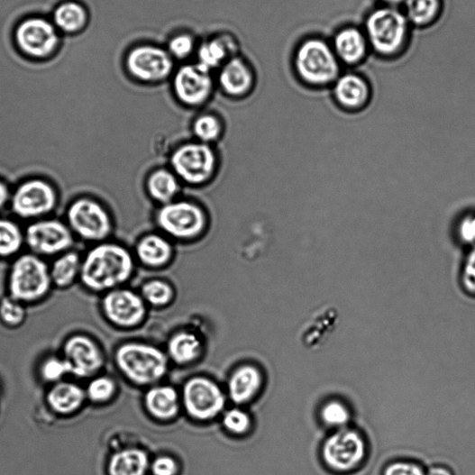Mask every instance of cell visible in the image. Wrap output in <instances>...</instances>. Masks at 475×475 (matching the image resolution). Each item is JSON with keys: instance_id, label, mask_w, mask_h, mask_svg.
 Masks as SVG:
<instances>
[{"instance_id": "11", "label": "cell", "mask_w": 475, "mask_h": 475, "mask_svg": "<svg viewBox=\"0 0 475 475\" xmlns=\"http://www.w3.org/2000/svg\"><path fill=\"white\" fill-rule=\"evenodd\" d=\"M24 236L28 251L43 259H55L74 249L77 241L66 220L52 216L32 221Z\"/></svg>"}, {"instance_id": "21", "label": "cell", "mask_w": 475, "mask_h": 475, "mask_svg": "<svg viewBox=\"0 0 475 475\" xmlns=\"http://www.w3.org/2000/svg\"><path fill=\"white\" fill-rule=\"evenodd\" d=\"M134 257L137 262L149 269H162L174 259L172 240L163 233H149L136 243Z\"/></svg>"}, {"instance_id": "25", "label": "cell", "mask_w": 475, "mask_h": 475, "mask_svg": "<svg viewBox=\"0 0 475 475\" xmlns=\"http://www.w3.org/2000/svg\"><path fill=\"white\" fill-rule=\"evenodd\" d=\"M81 253L72 249L61 253L50 265L53 288L66 290L79 281L82 269Z\"/></svg>"}, {"instance_id": "29", "label": "cell", "mask_w": 475, "mask_h": 475, "mask_svg": "<svg viewBox=\"0 0 475 475\" xmlns=\"http://www.w3.org/2000/svg\"><path fill=\"white\" fill-rule=\"evenodd\" d=\"M413 27L428 28L440 19L444 2L443 0H406L402 7Z\"/></svg>"}, {"instance_id": "45", "label": "cell", "mask_w": 475, "mask_h": 475, "mask_svg": "<svg viewBox=\"0 0 475 475\" xmlns=\"http://www.w3.org/2000/svg\"><path fill=\"white\" fill-rule=\"evenodd\" d=\"M13 195V189H11L8 183L0 178V211L5 210L10 206L11 199Z\"/></svg>"}, {"instance_id": "12", "label": "cell", "mask_w": 475, "mask_h": 475, "mask_svg": "<svg viewBox=\"0 0 475 475\" xmlns=\"http://www.w3.org/2000/svg\"><path fill=\"white\" fill-rule=\"evenodd\" d=\"M126 72L143 84H160L175 73V59L167 48L153 44L133 47L124 59Z\"/></svg>"}, {"instance_id": "18", "label": "cell", "mask_w": 475, "mask_h": 475, "mask_svg": "<svg viewBox=\"0 0 475 475\" xmlns=\"http://www.w3.org/2000/svg\"><path fill=\"white\" fill-rule=\"evenodd\" d=\"M336 105L347 112H360L370 103L372 88L368 79L356 72H346L332 86Z\"/></svg>"}, {"instance_id": "31", "label": "cell", "mask_w": 475, "mask_h": 475, "mask_svg": "<svg viewBox=\"0 0 475 475\" xmlns=\"http://www.w3.org/2000/svg\"><path fill=\"white\" fill-rule=\"evenodd\" d=\"M24 247V228L13 218L0 216V260L15 259Z\"/></svg>"}, {"instance_id": "20", "label": "cell", "mask_w": 475, "mask_h": 475, "mask_svg": "<svg viewBox=\"0 0 475 475\" xmlns=\"http://www.w3.org/2000/svg\"><path fill=\"white\" fill-rule=\"evenodd\" d=\"M217 84L227 96L241 99L255 87L256 76L248 62L238 55L218 69Z\"/></svg>"}, {"instance_id": "3", "label": "cell", "mask_w": 475, "mask_h": 475, "mask_svg": "<svg viewBox=\"0 0 475 475\" xmlns=\"http://www.w3.org/2000/svg\"><path fill=\"white\" fill-rule=\"evenodd\" d=\"M293 65L298 79L316 89L332 87L343 73L331 41L318 36L308 37L299 43Z\"/></svg>"}, {"instance_id": "33", "label": "cell", "mask_w": 475, "mask_h": 475, "mask_svg": "<svg viewBox=\"0 0 475 475\" xmlns=\"http://www.w3.org/2000/svg\"><path fill=\"white\" fill-rule=\"evenodd\" d=\"M201 352V342L196 334L191 333H178L169 343V353L171 359L178 364L195 361Z\"/></svg>"}, {"instance_id": "10", "label": "cell", "mask_w": 475, "mask_h": 475, "mask_svg": "<svg viewBox=\"0 0 475 475\" xmlns=\"http://www.w3.org/2000/svg\"><path fill=\"white\" fill-rule=\"evenodd\" d=\"M119 370L131 381L150 385L167 372L168 360L156 347L143 343H126L119 347L115 355Z\"/></svg>"}, {"instance_id": "4", "label": "cell", "mask_w": 475, "mask_h": 475, "mask_svg": "<svg viewBox=\"0 0 475 475\" xmlns=\"http://www.w3.org/2000/svg\"><path fill=\"white\" fill-rule=\"evenodd\" d=\"M367 436L354 425L333 431L322 443L323 466L332 475H353L363 469L369 460Z\"/></svg>"}, {"instance_id": "23", "label": "cell", "mask_w": 475, "mask_h": 475, "mask_svg": "<svg viewBox=\"0 0 475 475\" xmlns=\"http://www.w3.org/2000/svg\"><path fill=\"white\" fill-rule=\"evenodd\" d=\"M239 50V43L233 36L220 34L197 48V62L210 71L219 69L230 59L238 56Z\"/></svg>"}, {"instance_id": "40", "label": "cell", "mask_w": 475, "mask_h": 475, "mask_svg": "<svg viewBox=\"0 0 475 475\" xmlns=\"http://www.w3.org/2000/svg\"><path fill=\"white\" fill-rule=\"evenodd\" d=\"M381 475H426V468L414 460L398 459L387 463Z\"/></svg>"}, {"instance_id": "9", "label": "cell", "mask_w": 475, "mask_h": 475, "mask_svg": "<svg viewBox=\"0 0 475 475\" xmlns=\"http://www.w3.org/2000/svg\"><path fill=\"white\" fill-rule=\"evenodd\" d=\"M59 205V193L53 183L33 177L20 182L13 189L10 209L19 219L35 221L50 216Z\"/></svg>"}, {"instance_id": "37", "label": "cell", "mask_w": 475, "mask_h": 475, "mask_svg": "<svg viewBox=\"0 0 475 475\" xmlns=\"http://www.w3.org/2000/svg\"><path fill=\"white\" fill-rule=\"evenodd\" d=\"M40 376L43 382L52 386L65 381L71 375L70 368L61 356H50L40 366Z\"/></svg>"}, {"instance_id": "24", "label": "cell", "mask_w": 475, "mask_h": 475, "mask_svg": "<svg viewBox=\"0 0 475 475\" xmlns=\"http://www.w3.org/2000/svg\"><path fill=\"white\" fill-rule=\"evenodd\" d=\"M181 184L170 169H157L146 179V191L152 201L164 206L178 199Z\"/></svg>"}, {"instance_id": "39", "label": "cell", "mask_w": 475, "mask_h": 475, "mask_svg": "<svg viewBox=\"0 0 475 475\" xmlns=\"http://www.w3.org/2000/svg\"><path fill=\"white\" fill-rule=\"evenodd\" d=\"M167 50L174 59H186L197 51L195 38L187 33L173 37L169 41Z\"/></svg>"}, {"instance_id": "13", "label": "cell", "mask_w": 475, "mask_h": 475, "mask_svg": "<svg viewBox=\"0 0 475 475\" xmlns=\"http://www.w3.org/2000/svg\"><path fill=\"white\" fill-rule=\"evenodd\" d=\"M211 72L199 62L180 67L172 77L176 99L188 108L205 105L211 99L215 89Z\"/></svg>"}, {"instance_id": "7", "label": "cell", "mask_w": 475, "mask_h": 475, "mask_svg": "<svg viewBox=\"0 0 475 475\" xmlns=\"http://www.w3.org/2000/svg\"><path fill=\"white\" fill-rule=\"evenodd\" d=\"M155 223L170 240L192 242L206 233L208 215L201 205L178 198L157 209Z\"/></svg>"}, {"instance_id": "44", "label": "cell", "mask_w": 475, "mask_h": 475, "mask_svg": "<svg viewBox=\"0 0 475 475\" xmlns=\"http://www.w3.org/2000/svg\"><path fill=\"white\" fill-rule=\"evenodd\" d=\"M152 475H178V465L170 456L156 458L151 464Z\"/></svg>"}, {"instance_id": "16", "label": "cell", "mask_w": 475, "mask_h": 475, "mask_svg": "<svg viewBox=\"0 0 475 475\" xmlns=\"http://www.w3.org/2000/svg\"><path fill=\"white\" fill-rule=\"evenodd\" d=\"M61 357L68 362L71 375L78 378L85 379L96 375L105 363L100 346L84 334H75L68 338L63 343Z\"/></svg>"}, {"instance_id": "35", "label": "cell", "mask_w": 475, "mask_h": 475, "mask_svg": "<svg viewBox=\"0 0 475 475\" xmlns=\"http://www.w3.org/2000/svg\"><path fill=\"white\" fill-rule=\"evenodd\" d=\"M27 309L22 302L6 296L0 299V322L8 328L21 327L26 321Z\"/></svg>"}, {"instance_id": "42", "label": "cell", "mask_w": 475, "mask_h": 475, "mask_svg": "<svg viewBox=\"0 0 475 475\" xmlns=\"http://www.w3.org/2000/svg\"><path fill=\"white\" fill-rule=\"evenodd\" d=\"M456 234L462 245L469 250L475 248V210L467 212L461 217Z\"/></svg>"}, {"instance_id": "15", "label": "cell", "mask_w": 475, "mask_h": 475, "mask_svg": "<svg viewBox=\"0 0 475 475\" xmlns=\"http://www.w3.org/2000/svg\"><path fill=\"white\" fill-rule=\"evenodd\" d=\"M183 403L187 413L193 418L207 421L223 411L225 397L210 379L196 377L186 383L183 389Z\"/></svg>"}, {"instance_id": "2", "label": "cell", "mask_w": 475, "mask_h": 475, "mask_svg": "<svg viewBox=\"0 0 475 475\" xmlns=\"http://www.w3.org/2000/svg\"><path fill=\"white\" fill-rule=\"evenodd\" d=\"M362 28L371 52L393 59L407 49L413 26L400 8L381 5L368 14Z\"/></svg>"}, {"instance_id": "47", "label": "cell", "mask_w": 475, "mask_h": 475, "mask_svg": "<svg viewBox=\"0 0 475 475\" xmlns=\"http://www.w3.org/2000/svg\"><path fill=\"white\" fill-rule=\"evenodd\" d=\"M382 6L400 8L406 4V0H379Z\"/></svg>"}, {"instance_id": "14", "label": "cell", "mask_w": 475, "mask_h": 475, "mask_svg": "<svg viewBox=\"0 0 475 475\" xmlns=\"http://www.w3.org/2000/svg\"><path fill=\"white\" fill-rule=\"evenodd\" d=\"M18 49L27 57L45 59L59 48V37L54 23L40 17L23 21L15 30Z\"/></svg>"}, {"instance_id": "28", "label": "cell", "mask_w": 475, "mask_h": 475, "mask_svg": "<svg viewBox=\"0 0 475 475\" xmlns=\"http://www.w3.org/2000/svg\"><path fill=\"white\" fill-rule=\"evenodd\" d=\"M151 467L145 452L136 449L115 452L107 465L108 475H146Z\"/></svg>"}, {"instance_id": "5", "label": "cell", "mask_w": 475, "mask_h": 475, "mask_svg": "<svg viewBox=\"0 0 475 475\" xmlns=\"http://www.w3.org/2000/svg\"><path fill=\"white\" fill-rule=\"evenodd\" d=\"M52 288L50 268L45 259L27 251L13 260L7 276L8 296L27 306L44 300Z\"/></svg>"}, {"instance_id": "41", "label": "cell", "mask_w": 475, "mask_h": 475, "mask_svg": "<svg viewBox=\"0 0 475 475\" xmlns=\"http://www.w3.org/2000/svg\"><path fill=\"white\" fill-rule=\"evenodd\" d=\"M460 287L467 296L475 298V248L469 250L462 263Z\"/></svg>"}, {"instance_id": "34", "label": "cell", "mask_w": 475, "mask_h": 475, "mask_svg": "<svg viewBox=\"0 0 475 475\" xmlns=\"http://www.w3.org/2000/svg\"><path fill=\"white\" fill-rule=\"evenodd\" d=\"M224 123L215 114L206 113L197 116L192 125L196 141L212 145L224 134Z\"/></svg>"}, {"instance_id": "36", "label": "cell", "mask_w": 475, "mask_h": 475, "mask_svg": "<svg viewBox=\"0 0 475 475\" xmlns=\"http://www.w3.org/2000/svg\"><path fill=\"white\" fill-rule=\"evenodd\" d=\"M142 296L144 301L154 306H164L172 301L174 290L167 281L151 279L143 285Z\"/></svg>"}, {"instance_id": "1", "label": "cell", "mask_w": 475, "mask_h": 475, "mask_svg": "<svg viewBox=\"0 0 475 475\" xmlns=\"http://www.w3.org/2000/svg\"><path fill=\"white\" fill-rule=\"evenodd\" d=\"M134 253L112 241L93 244L83 255L79 281L91 293H108L120 288L133 276Z\"/></svg>"}, {"instance_id": "22", "label": "cell", "mask_w": 475, "mask_h": 475, "mask_svg": "<svg viewBox=\"0 0 475 475\" xmlns=\"http://www.w3.org/2000/svg\"><path fill=\"white\" fill-rule=\"evenodd\" d=\"M86 399V390L67 379L50 386L46 396L50 408L60 416L76 415L84 406Z\"/></svg>"}, {"instance_id": "17", "label": "cell", "mask_w": 475, "mask_h": 475, "mask_svg": "<svg viewBox=\"0 0 475 475\" xmlns=\"http://www.w3.org/2000/svg\"><path fill=\"white\" fill-rule=\"evenodd\" d=\"M103 309L106 318L121 327H133L142 322L146 313L144 299L135 292L117 288L105 295Z\"/></svg>"}, {"instance_id": "19", "label": "cell", "mask_w": 475, "mask_h": 475, "mask_svg": "<svg viewBox=\"0 0 475 475\" xmlns=\"http://www.w3.org/2000/svg\"><path fill=\"white\" fill-rule=\"evenodd\" d=\"M331 43L341 65L347 68L361 66L371 52L363 28L355 25L338 29Z\"/></svg>"}, {"instance_id": "46", "label": "cell", "mask_w": 475, "mask_h": 475, "mask_svg": "<svg viewBox=\"0 0 475 475\" xmlns=\"http://www.w3.org/2000/svg\"><path fill=\"white\" fill-rule=\"evenodd\" d=\"M426 475H456V473L447 465L434 464L427 467Z\"/></svg>"}, {"instance_id": "32", "label": "cell", "mask_w": 475, "mask_h": 475, "mask_svg": "<svg viewBox=\"0 0 475 475\" xmlns=\"http://www.w3.org/2000/svg\"><path fill=\"white\" fill-rule=\"evenodd\" d=\"M54 25L65 33L76 34L87 24L88 14L79 3L67 2L59 5L53 14Z\"/></svg>"}, {"instance_id": "38", "label": "cell", "mask_w": 475, "mask_h": 475, "mask_svg": "<svg viewBox=\"0 0 475 475\" xmlns=\"http://www.w3.org/2000/svg\"><path fill=\"white\" fill-rule=\"evenodd\" d=\"M115 393V384L111 378L99 376L94 378L86 388L87 398L93 403L104 404Z\"/></svg>"}, {"instance_id": "26", "label": "cell", "mask_w": 475, "mask_h": 475, "mask_svg": "<svg viewBox=\"0 0 475 475\" xmlns=\"http://www.w3.org/2000/svg\"><path fill=\"white\" fill-rule=\"evenodd\" d=\"M318 419L328 433L353 425L354 410L350 403L339 397L326 398L319 406Z\"/></svg>"}, {"instance_id": "6", "label": "cell", "mask_w": 475, "mask_h": 475, "mask_svg": "<svg viewBox=\"0 0 475 475\" xmlns=\"http://www.w3.org/2000/svg\"><path fill=\"white\" fill-rule=\"evenodd\" d=\"M65 220L76 239L92 245L108 241L114 233V219L109 209L88 196L70 202Z\"/></svg>"}, {"instance_id": "27", "label": "cell", "mask_w": 475, "mask_h": 475, "mask_svg": "<svg viewBox=\"0 0 475 475\" xmlns=\"http://www.w3.org/2000/svg\"><path fill=\"white\" fill-rule=\"evenodd\" d=\"M262 383V375L258 368L242 366L237 369L230 379V397L237 404L246 403L258 394Z\"/></svg>"}, {"instance_id": "8", "label": "cell", "mask_w": 475, "mask_h": 475, "mask_svg": "<svg viewBox=\"0 0 475 475\" xmlns=\"http://www.w3.org/2000/svg\"><path fill=\"white\" fill-rule=\"evenodd\" d=\"M170 169L181 183L203 186L215 177L218 157L212 145L188 142L178 145L170 156Z\"/></svg>"}, {"instance_id": "30", "label": "cell", "mask_w": 475, "mask_h": 475, "mask_svg": "<svg viewBox=\"0 0 475 475\" xmlns=\"http://www.w3.org/2000/svg\"><path fill=\"white\" fill-rule=\"evenodd\" d=\"M145 404L149 413L157 419L169 420L178 413V396L170 387L151 388L146 394Z\"/></svg>"}, {"instance_id": "43", "label": "cell", "mask_w": 475, "mask_h": 475, "mask_svg": "<svg viewBox=\"0 0 475 475\" xmlns=\"http://www.w3.org/2000/svg\"><path fill=\"white\" fill-rule=\"evenodd\" d=\"M224 427L235 434H242L248 431L251 425L249 416L240 408H233L224 416Z\"/></svg>"}]
</instances>
